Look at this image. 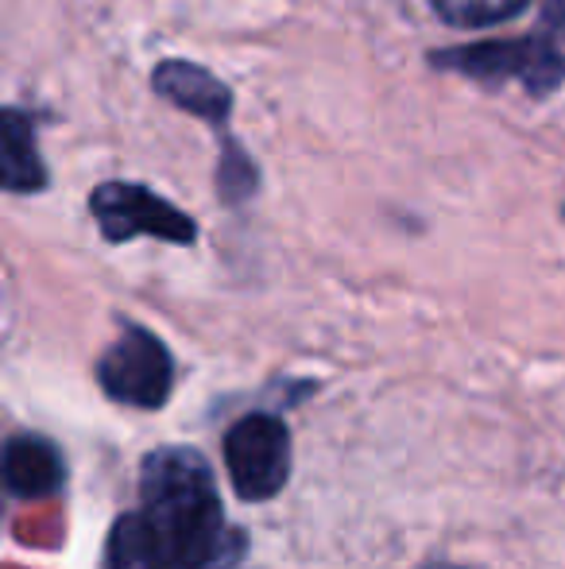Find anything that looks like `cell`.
Here are the masks:
<instances>
[{"label": "cell", "instance_id": "obj_1", "mask_svg": "<svg viewBox=\"0 0 565 569\" xmlns=\"http://www.w3.org/2000/svg\"><path fill=\"white\" fill-rule=\"evenodd\" d=\"M140 519L159 569H236L244 539L229 527L213 469L198 450L163 446L143 457Z\"/></svg>", "mask_w": 565, "mask_h": 569}, {"label": "cell", "instance_id": "obj_2", "mask_svg": "<svg viewBox=\"0 0 565 569\" xmlns=\"http://www.w3.org/2000/svg\"><path fill=\"white\" fill-rule=\"evenodd\" d=\"M225 469L236 496L264 503L283 492L291 477V430L280 415H244L225 435Z\"/></svg>", "mask_w": 565, "mask_h": 569}, {"label": "cell", "instance_id": "obj_3", "mask_svg": "<svg viewBox=\"0 0 565 569\" xmlns=\"http://www.w3.org/2000/svg\"><path fill=\"white\" fill-rule=\"evenodd\" d=\"M430 62L442 70H461L476 82H523L531 93H554L565 82V54L551 39H500V43H476L465 51L430 54Z\"/></svg>", "mask_w": 565, "mask_h": 569}, {"label": "cell", "instance_id": "obj_4", "mask_svg": "<svg viewBox=\"0 0 565 569\" xmlns=\"http://www.w3.org/2000/svg\"><path fill=\"white\" fill-rule=\"evenodd\" d=\"M98 380L105 388V396L117 399V403L159 411L171 399L174 360L155 333H148L143 326H124L121 338L101 352Z\"/></svg>", "mask_w": 565, "mask_h": 569}, {"label": "cell", "instance_id": "obj_5", "mask_svg": "<svg viewBox=\"0 0 565 569\" xmlns=\"http://www.w3.org/2000/svg\"><path fill=\"white\" fill-rule=\"evenodd\" d=\"M90 213L101 226V237L121 244L132 237H155L167 244H194L198 226L167 198L151 194L137 182H105L90 194Z\"/></svg>", "mask_w": 565, "mask_h": 569}, {"label": "cell", "instance_id": "obj_6", "mask_svg": "<svg viewBox=\"0 0 565 569\" xmlns=\"http://www.w3.org/2000/svg\"><path fill=\"white\" fill-rule=\"evenodd\" d=\"M151 86L163 93L171 106L186 109L190 117L205 120L213 128H225L229 109H233V93L221 78H213L205 67H194L186 59H163L151 70Z\"/></svg>", "mask_w": 565, "mask_h": 569}, {"label": "cell", "instance_id": "obj_7", "mask_svg": "<svg viewBox=\"0 0 565 569\" xmlns=\"http://www.w3.org/2000/svg\"><path fill=\"white\" fill-rule=\"evenodd\" d=\"M4 485L16 500H47L62 485V457L47 438L16 435L4 446Z\"/></svg>", "mask_w": 565, "mask_h": 569}, {"label": "cell", "instance_id": "obj_8", "mask_svg": "<svg viewBox=\"0 0 565 569\" xmlns=\"http://www.w3.org/2000/svg\"><path fill=\"white\" fill-rule=\"evenodd\" d=\"M0 174H4V190L12 194H31V190L47 187V167L36 148V128L20 109L4 113V159H0Z\"/></svg>", "mask_w": 565, "mask_h": 569}, {"label": "cell", "instance_id": "obj_9", "mask_svg": "<svg viewBox=\"0 0 565 569\" xmlns=\"http://www.w3.org/2000/svg\"><path fill=\"white\" fill-rule=\"evenodd\" d=\"M527 0H434V12L453 28H488L519 16Z\"/></svg>", "mask_w": 565, "mask_h": 569}, {"label": "cell", "instance_id": "obj_10", "mask_svg": "<svg viewBox=\"0 0 565 569\" xmlns=\"http://www.w3.org/2000/svg\"><path fill=\"white\" fill-rule=\"evenodd\" d=\"M109 569H159L140 511L124 516L121 523L113 527V539H109Z\"/></svg>", "mask_w": 565, "mask_h": 569}, {"label": "cell", "instance_id": "obj_11", "mask_svg": "<svg viewBox=\"0 0 565 569\" xmlns=\"http://www.w3.org/2000/svg\"><path fill=\"white\" fill-rule=\"evenodd\" d=\"M423 569H473V566H445V562H437V566H423Z\"/></svg>", "mask_w": 565, "mask_h": 569}]
</instances>
